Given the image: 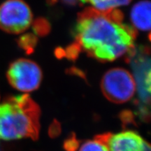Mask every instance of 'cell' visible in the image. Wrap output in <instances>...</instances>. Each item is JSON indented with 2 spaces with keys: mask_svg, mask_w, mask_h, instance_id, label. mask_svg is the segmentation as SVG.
Returning <instances> with one entry per match:
<instances>
[{
  "mask_svg": "<svg viewBox=\"0 0 151 151\" xmlns=\"http://www.w3.org/2000/svg\"><path fill=\"white\" fill-rule=\"evenodd\" d=\"M124 16L117 9L106 11L92 7L79 13L73 35L80 50L98 61L112 62L134 48L136 29L124 23Z\"/></svg>",
  "mask_w": 151,
  "mask_h": 151,
  "instance_id": "6da1fadb",
  "label": "cell"
},
{
  "mask_svg": "<svg viewBox=\"0 0 151 151\" xmlns=\"http://www.w3.org/2000/svg\"><path fill=\"white\" fill-rule=\"evenodd\" d=\"M40 114L39 106L28 94L7 98L0 104V139L37 140Z\"/></svg>",
  "mask_w": 151,
  "mask_h": 151,
  "instance_id": "7a4b0ae2",
  "label": "cell"
},
{
  "mask_svg": "<svg viewBox=\"0 0 151 151\" xmlns=\"http://www.w3.org/2000/svg\"><path fill=\"white\" fill-rule=\"evenodd\" d=\"M127 60L134 73L136 90L138 92L137 116L143 122H149L150 118V58L148 46L134 47L128 53Z\"/></svg>",
  "mask_w": 151,
  "mask_h": 151,
  "instance_id": "3957f363",
  "label": "cell"
},
{
  "mask_svg": "<svg viewBox=\"0 0 151 151\" xmlns=\"http://www.w3.org/2000/svg\"><path fill=\"white\" fill-rule=\"evenodd\" d=\"M101 91L106 98L116 104L125 103L133 97L136 85L133 76L122 68H113L103 76Z\"/></svg>",
  "mask_w": 151,
  "mask_h": 151,
  "instance_id": "277c9868",
  "label": "cell"
},
{
  "mask_svg": "<svg viewBox=\"0 0 151 151\" xmlns=\"http://www.w3.org/2000/svg\"><path fill=\"white\" fill-rule=\"evenodd\" d=\"M32 18L23 0H6L0 5V29L7 33L23 32L31 25Z\"/></svg>",
  "mask_w": 151,
  "mask_h": 151,
  "instance_id": "5b68a950",
  "label": "cell"
},
{
  "mask_svg": "<svg viewBox=\"0 0 151 151\" xmlns=\"http://www.w3.org/2000/svg\"><path fill=\"white\" fill-rule=\"evenodd\" d=\"M11 86L20 91L29 92L37 90L42 80V71L35 62L19 59L11 64L6 73Z\"/></svg>",
  "mask_w": 151,
  "mask_h": 151,
  "instance_id": "8992f818",
  "label": "cell"
},
{
  "mask_svg": "<svg viewBox=\"0 0 151 151\" xmlns=\"http://www.w3.org/2000/svg\"><path fill=\"white\" fill-rule=\"evenodd\" d=\"M94 139L105 144L109 151H151L150 144L133 131L103 134Z\"/></svg>",
  "mask_w": 151,
  "mask_h": 151,
  "instance_id": "52a82bcc",
  "label": "cell"
},
{
  "mask_svg": "<svg viewBox=\"0 0 151 151\" xmlns=\"http://www.w3.org/2000/svg\"><path fill=\"white\" fill-rule=\"evenodd\" d=\"M130 18L134 29L149 31L150 29V3L148 0H143L134 5Z\"/></svg>",
  "mask_w": 151,
  "mask_h": 151,
  "instance_id": "ba28073f",
  "label": "cell"
},
{
  "mask_svg": "<svg viewBox=\"0 0 151 151\" xmlns=\"http://www.w3.org/2000/svg\"><path fill=\"white\" fill-rule=\"evenodd\" d=\"M82 4L89 3L96 10L106 11L120 6L129 4L132 0H78Z\"/></svg>",
  "mask_w": 151,
  "mask_h": 151,
  "instance_id": "9c48e42d",
  "label": "cell"
},
{
  "mask_svg": "<svg viewBox=\"0 0 151 151\" xmlns=\"http://www.w3.org/2000/svg\"><path fill=\"white\" fill-rule=\"evenodd\" d=\"M37 38L33 34H27L19 38L18 43L19 46L25 50L27 53H30L35 49V47L37 45Z\"/></svg>",
  "mask_w": 151,
  "mask_h": 151,
  "instance_id": "30bf717a",
  "label": "cell"
},
{
  "mask_svg": "<svg viewBox=\"0 0 151 151\" xmlns=\"http://www.w3.org/2000/svg\"><path fill=\"white\" fill-rule=\"evenodd\" d=\"M79 151H109L105 144L96 140L87 141L81 146Z\"/></svg>",
  "mask_w": 151,
  "mask_h": 151,
  "instance_id": "8fae6325",
  "label": "cell"
},
{
  "mask_svg": "<svg viewBox=\"0 0 151 151\" xmlns=\"http://www.w3.org/2000/svg\"><path fill=\"white\" fill-rule=\"evenodd\" d=\"M33 28L35 32L39 36H44L50 32V24L46 20L38 18L34 22Z\"/></svg>",
  "mask_w": 151,
  "mask_h": 151,
  "instance_id": "7c38bea8",
  "label": "cell"
},
{
  "mask_svg": "<svg viewBox=\"0 0 151 151\" xmlns=\"http://www.w3.org/2000/svg\"><path fill=\"white\" fill-rule=\"evenodd\" d=\"M48 1L50 2V4H52L58 1H60L64 5L69 6H74L78 4L79 2L78 0H48Z\"/></svg>",
  "mask_w": 151,
  "mask_h": 151,
  "instance_id": "4fadbf2b",
  "label": "cell"
},
{
  "mask_svg": "<svg viewBox=\"0 0 151 151\" xmlns=\"http://www.w3.org/2000/svg\"><path fill=\"white\" fill-rule=\"evenodd\" d=\"M0 151H1V147H0Z\"/></svg>",
  "mask_w": 151,
  "mask_h": 151,
  "instance_id": "5bb4252c",
  "label": "cell"
}]
</instances>
